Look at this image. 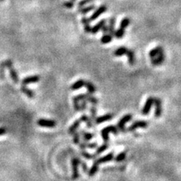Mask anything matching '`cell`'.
Instances as JSON below:
<instances>
[{
	"label": "cell",
	"mask_w": 181,
	"mask_h": 181,
	"mask_svg": "<svg viewBox=\"0 0 181 181\" xmlns=\"http://www.w3.org/2000/svg\"><path fill=\"white\" fill-rule=\"evenodd\" d=\"M80 119H82V121H85V122H86V121H87V120H88V116H86L85 114H84Z\"/></svg>",
	"instance_id": "obj_44"
},
{
	"label": "cell",
	"mask_w": 181,
	"mask_h": 181,
	"mask_svg": "<svg viewBox=\"0 0 181 181\" xmlns=\"http://www.w3.org/2000/svg\"><path fill=\"white\" fill-rule=\"evenodd\" d=\"M86 101H87V102H90L91 103H92L93 105H96V104H98V99H96L95 98H94V97H92L91 95H90L88 97V98L86 99Z\"/></svg>",
	"instance_id": "obj_37"
},
{
	"label": "cell",
	"mask_w": 181,
	"mask_h": 181,
	"mask_svg": "<svg viewBox=\"0 0 181 181\" xmlns=\"http://www.w3.org/2000/svg\"><path fill=\"white\" fill-rule=\"evenodd\" d=\"M85 82L83 79H79V80L76 81L75 83H73L71 86V89L72 90H78V89L81 88L82 87H83L85 85Z\"/></svg>",
	"instance_id": "obj_25"
},
{
	"label": "cell",
	"mask_w": 181,
	"mask_h": 181,
	"mask_svg": "<svg viewBox=\"0 0 181 181\" xmlns=\"http://www.w3.org/2000/svg\"><path fill=\"white\" fill-rule=\"evenodd\" d=\"M37 124L38 125H40L41 127L49 128H55L57 125L56 121H54V120L45 119H39L37 121Z\"/></svg>",
	"instance_id": "obj_5"
},
{
	"label": "cell",
	"mask_w": 181,
	"mask_h": 181,
	"mask_svg": "<svg viewBox=\"0 0 181 181\" xmlns=\"http://www.w3.org/2000/svg\"><path fill=\"white\" fill-rule=\"evenodd\" d=\"M113 118V115L111 113H108V114L104 115L103 116H100L98 118H97L94 121L96 124H101L103 122H106V121H109V120H111Z\"/></svg>",
	"instance_id": "obj_14"
},
{
	"label": "cell",
	"mask_w": 181,
	"mask_h": 181,
	"mask_svg": "<svg viewBox=\"0 0 181 181\" xmlns=\"http://www.w3.org/2000/svg\"><path fill=\"white\" fill-rule=\"evenodd\" d=\"M125 157H126V152H122L116 156V162H122V161L125 159Z\"/></svg>",
	"instance_id": "obj_36"
},
{
	"label": "cell",
	"mask_w": 181,
	"mask_h": 181,
	"mask_svg": "<svg viewBox=\"0 0 181 181\" xmlns=\"http://www.w3.org/2000/svg\"><path fill=\"white\" fill-rule=\"evenodd\" d=\"M101 31L103 34H106V33H108V31H109V28H108V26L106 24H105L103 27L101 29Z\"/></svg>",
	"instance_id": "obj_41"
},
{
	"label": "cell",
	"mask_w": 181,
	"mask_h": 181,
	"mask_svg": "<svg viewBox=\"0 0 181 181\" xmlns=\"http://www.w3.org/2000/svg\"><path fill=\"white\" fill-rule=\"evenodd\" d=\"M82 121L81 119L76 120V121H75V122H74V123L71 125V126H70V128H69V131H68L69 134H73L74 132L76 131L77 128H79V125H80V124L82 123Z\"/></svg>",
	"instance_id": "obj_20"
},
{
	"label": "cell",
	"mask_w": 181,
	"mask_h": 181,
	"mask_svg": "<svg viewBox=\"0 0 181 181\" xmlns=\"http://www.w3.org/2000/svg\"><path fill=\"white\" fill-rule=\"evenodd\" d=\"M90 95V94H82L75 96V98H73V106L75 111H79V110H81L80 106H79V101H83V100H86Z\"/></svg>",
	"instance_id": "obj_3"
},
{
	"label": "cell",
	"mask_w": 181,
	"mask_h": 181,
	"mask_svg": "<svg viewBox=\"0 0 181 181\" xmlns=\"http://www.w3.org/2000/svg\"><path fill=\"white\" fill-rule=\"evenodd\" d=\"M112 40H113V36H111L109 33H106L101 37V42L102 44H108L112 41Z\"/></svg>",
	"instance_id": "obj_27"
},
{
	"label": "cell",
	"mask_w": 181,
	"mask_h": 181,
	"mask_svg": "<svg viewBox=\"0 0 181 181\" xmlns=\"http://www.w3.org/2000/svg\"><path fill=\"white\" fill-rule=\"evenodd\" d=\"M98 168H99V163L97 162V160L94 161V164H93L92 167H90V169L88 171V175L89 177H93L94 176V174L98 172Z\"/></svg>",
	"instance_id": "obj_21"
},
{
	"label": "cell",
	"mask_w": 181,
	"mask_h": 181,
	"mask_svg": "<svg viewBox=\"0 0 181 181\" xmlns=\"http://www.w3.org/2000/svg\"><path fill=\"white\" fill-rule=\"evenodd\" d=\"M79 147H80V149H82V150L85 149L86 148L94 149L98 147V144H96V143H94V144H88V143H86V141L82 142V143H81V144L79 143Z\"/></svg>",
	"instance_id": "obj_24"
},
{
	"label": "cell",
	"mask_w": 181,
	"mask_h": 181,
	"mask_svg": "<svg viewBox=\"0 0 181 181\" xmlns=\"http://www.w3.org/2000/svg\"><path fill=\"white\" fill-rule=\"evenodd\" d=\"M0 1H3V0H0Z\"/></svg>",
	"instance_id": "obj_46"
},
{
	"label": "cell",
	"mask_w": 181,
	"mask_h": 181,
	"mask_svg": "<svg viewBox=\"0 0 181 181\" xmlns=\"http://www.w3.org/2000/svg\"><path fill=\"white\" fill-rule=\"evenodd\" d=\"M80 134H82V138H83V141H88V140H91L94 137V134L90 133H88V132L85 131H81Z\"/></svg>",
	"instance_id": "obj_29"
},
{
	"label": "cell",
	"mask_w": 181,
	"mask_h": 181,
	"mask_svg": "<svg viewBox=\"0 0 181 181\" xmlns=\"http://www.w3.org/2000/svg\"><path fill=\"white\" fill-rule=\"evenodd\" d=\"M5 66H6V67H7L8 69H9V73H10V75L11 77L12 80L14 81V82H15V83H17V82H19V78L18 75H17V72H16V70H14V67H13V63H12L11 60H5Z\"/></svg>",
	"instance_id": "obj_2"
},
{
	"label": "cell",
	"mask_w": 181,
	"mask_h": 181,
	"mask_svg": "<svg viewBox=\"0 0 181 181\" xmlns=\"http://www.w3.org/2000/svg\"><path fill=\"white\" fill-rule=\"evenodd\" d=\"M80 160L76 158H73L72 159V167H73V179L76 180L79 177V169H78V165H79Z\"/></svg>",
	"instance_id": "obj_10"
},
{
	"label": "cell",
	"mask_w": 181,
	"mask_h": 181,
	"mask_svg": "<svg viewBox=\"0 0 181 181\" xmlns=\"http://www.w3.org/2000/svg\"><path fill=\"white\" fill-rule=\"evenodd\" d=\"M40 77L39 75H31V76L26 77L25 79H23L22 85H28L30 83H34V82H38L40 81Z\"/></svg>",
	"instance_id": "obj_13"
},
{
	"label": "cell",
	"mask_w": 181,
	"mask_h": 181,
	"mask_svg": "<svg viewBox=\"0 0 181 181\" xmlns=\"http://www.w3.org/2000/svg\"><path fill=\"white\" fill-rule=\"evenodd\" d=\"M90 118L88 119L87 121H86L87 127L88 128H92V126H93L92 122H93V121H95V119H96V115H97V109H96V107L94 106V105H93V106L90 107Z\"/></svg>",
	"instance_id": "obj_8"
},
{
	"label": "cell",
	"mask_w": 181,
	"mask_h": 181,
	"mask_svg": "<svg viewBox=\"0 0 181 181\" xmlns=\"http://www.w3.org/2000/svg\"><path fill=\"white\" fill-rule=\"evenodd\" d=\"M162 51H164V49L162 48V47L157 46L156 47V48H154L153 49H152L149 52V56L150 58H153L157 56L161 52H162Z\"/></svg>",
	"instance_id": "obj_19"
},
{
	"label": "cell",
	"mask_w": 181,
	"mask_h": 181,
	"mask_svg": "<svg viewBox=\"0 0 181 181\" xmlns=\"http://www.w3.org/2000/svg\"><path fill=\"white\" fill-rule=\"evenodd\" d=\"M5 133H6V130H5V128H0V136H1V135L5 134Z\"/></svg>",
	"instance_id": "obj_45"
},
{
	"label": "cell",
	"mask_w": 181,
	"mask_h": 181,
	"mask_svg": "<svg viewBox=\"0 0 181 181\" xmlns=\"http://www.w3.org/2000/svg\"><path fill=\"white\" fill-rule=\"evenodd\" d=\"M164 59H165V55L164 51H162L155 57L151 58V63L153 66H159L164 61Z\"/></svg>",
	"instance_id": "obj_9"
},
{
	"label": "cell",
	"mask_w": 181,
	"mask_h": 181,
	"mask_svg": "<svg viewBox=\"0 0 181 181\" xmlns=\"http://www.w3.org/2000/svg\"><path fill=\"white\" fill-rule=\"evenodd\" d=\"M110 132L115 134H118V129H117L116 127L113 126V125H109V126L106 127L101 131V136H102L105 143L108 142V140H109V134Z\"/></svg>",
	"instance_id": "obj_1"
},
{
	"label": "cell",
	"mask_w": 181,
	"mask_h": 181,
	"mask_svg": "<svg viewBox=\"0 0 181 181\" xmlns=\"http://www.w3.org/2000/svg\"><path fill=\"white\" fill-rule=\"evenodd\" d=\"M106 24V20H101L100 22H98V24L94 25L93 27H91V31H90V33L92 34H96L97 33H98L100 30H101L102 27L103 26Z\"/></svg>",
	"instance_id": "obj_15"
},
{
	"label": "cell",
	"mask_w": 181,
	"mask_h": 181,
	"mask_svg": "<svg viewBox=\"0 0 181 181\" xmlns=\"http://www.w3.org/2000/svg\"><path fill=\"white\" fill-rule=\"evenodd\" d=\"M132 119V115L131 114H127L119 120L118 122V128L121 131H125V125L127 122L130 121Z\"/></svg>",
	"instance_id": "obj_7"
},
{
	"label": "cell",
	"mask_w": 181,
	"mask_h": 181,
	"mask_svg": "<svg viewBox=\"0 0 181 181\" xmlns=\"http://www.w3.org/2000/svg\"><path fill=\"white\" fill-rule=\"evenodd\" d=\"M21 90L23 93H24L25 94H27V96L28 98H34V93H33V91L30 90V89L27 88H26L24 85H23L22 87H21Z\"/></svg>",
	"instance_id": "obj_30"
},
{
	"label": "cell",
	"mask_w": 181,
	"mask_h": 181,
	"mask_svg": "<svg viewBox=\"0 0 181 181\" xmlns=\"http://www.w3.org/2000/svg\"><path fill=\"white\" fill-rule=\"evenodd\" d=\"M82 155L84 156V158H85V159H94V156H96V155H90L89 153H88L87 152H85V151H82Z\"/></svg>",
	"instance_id": "obj_38"
},
{
	"label": "cell",
	"mask_w": 181,
	"mask_h": 181,
	"mask_svg": "<svg viewBox=\"0 0 181 181\" xmlns=\"http://www.w3.org/2000/svg\"><path fill=\"white\" fill-rule=\"evenodd\" d=\"M128 50V49L126 48V47H124V46L119 47V48H117V49L114 51V55L116 57L123 56V55H126Z\"/></svg>",
	"instance_id": "obj_22"
},
{
	"label": "cell",
	"mask_w": 181,
	"mask_h": 181,
	"mask_svg": "<svg viewBox=\"0 0 181 181\" xmlns=\"http://www.w3.org/2000/svg\"><path fill=\"white\" fill-rule=\"evenodd\" d=\"M154 105H155V116L156 118H159L162 116V101L159 98L154 99Z\"/></svg>",
	"instance_id": "obj_12"
},
{
	"label": "cell",
	"mask_w": 181,
	"mask_h": 181,
	"mask_svg": "<svg viewBox=\"0 0 181 181\" xmlns=\"http://www.w3.org/2000/svg\"><path fill=\"white\" fill-rule=\"evenodd\" d=\"M6 67L5 66V62L2 61L0 63V78L2 79H4L5 78V68Z\"/></svg>",
	"instance_id": "obj_34"
},
{
	"label": "cell",
	"mask_w": 181,
	"mask_h": 181,
	"mask_svg": "<svg viewBox=\"0 0 181 181\" xmlns=\"http://www.w3.org/2000/svg\"><path fill=\"white\" fill-rule=\"evenodd\" d=\"M86 106H87V101L86 100H83V101H82V103H81V110H82V111L85 110Z\"/></svg>",
	"instance_id": "obj_40"
},
{
	"label": "cell",
	"mask_w": 181,
	"mask_h": 181,
	"mask_svg": "<svg viewBox=\"0 0 181 181\" xmlns=\"http://www.w3.org/2000/svg\"><path fill=\"white\" fill-rule=\"evenodd\" d=\"M106 10H107V7H106V5H101V6H100V7L98 8V9H97V10H96L94 13H93L92 15L89 17V21H90V22L93 21H95L96 19L98 18V17H99L101 14L105 13V12L106 11Z\"/></svg>",
	"instance_id": "obj_4"
},
{
	"label": "cell",
	"mask_w": 181,
	"mask_h": 181,
	"mask_svg": "<svg viewBox=\"0 0 181 181\" xmlns=\"http://www.w3.org/2000/svg\"><path fill=\"white\" fill-rule=\"evenodd\" d=\"M114 158V155H113V152H110V153L107 154L103 157H101L99 158L98 159H97V162H98L99 164H102V163H105L107 162H110L112 161Z\"/></svg>",
	"instance_id": "obj_17"
},
{
	"label": "cell",
	"mask_w": 181,
	"mask_h": 181,
	"mask_svg": "<svg viewBox=\"0 0 181 181\" xmlns=\"http://www.w3.org/2000/svg\"><path fill=\"white\" fill-rule=\"evenodd\" d=\"M125 30L123 29H121V28H119L117 30H116V32H115V37L116 38V39H119V40H121V39H122L124 36V35H125Z\"/></svg>",
	"instance_id": "obj_32"
},
{
	"label": "cell",
	"mask_w": 181,
	"mask_h": 181,
	"mask_svg": "<svg viewBox=\"0 0 181 181\" xmlns=\"http://www.w3.org/2000/svg\"><path fill=\"white\" fill-rule=\"evenodd\" d=\"M109 147V145H108L106 143H105V144H103V145H101V147H99V148L97 149V151H96V153L95 155L96 156H98V155H100L101 153H102L103 152H104L105 150H106V149Z\"/></svg>",
	"instance_id": "obj_33"
},
{
	"label": "cell",
	"mask_w": 181,
	"mask_h": 181,
	"mask_svg": "<svg viewBox=\"0 0 181 181\" xmlns=\"http://www.w3.org/2000/svg\"><path fill=\"white\" fill-rule=\"evenodd\" d=\"M64 6L67 8H73V2H67L64 3Z\"/></svg>",
	"instance_id": "obj_42"
},
{
	"label": "cell",
	"mask_w": 181,
	"mask_h": 181,
	"mask_svg": "<svg viewBox=\"0 0 181 181\" xmlns=\"http://www.w3.org/2000/svg\"><path fill=\"white\" fill-rule=\"evenodd\" d=\"M115 25H116V17H113L109 19V25H108V28H109V31L108 33L111 35V36H115Z\"/></svg>",
	"instance_id": "obj_16"
},
{
	"label": "cell",
	"mask_w": 181,
	"mask_h": 181,
	"mask_svg": "<svg viewBox=\"0 0 181 181\" xmlns=\"http://www.w3.org/2000/svg\"><path fill=\"white\" fill-rule=\"evenodd\" d=\"M128 58V63L130 65H134L135 62V55L134 51H131V50H128L126 55Z\"/></svg>",
	"instance_id": "obj_23"
},
{
	"label": "cell",
	"mask_w": 181,
	"mask_h": 181,
	"mask_svg": "<svg viewBox=\"0 0 181 181\" xmlns=\"http://www.w3.org/2000/svg\"><path fill=\"white\" fill-rule=\"evenodd\" d=\"M90 22V21H89V18H88V17H83L82 18V23L84 26V29L88 33H90V31H91V27L89 24Z\"/></svg>",
	"instance_id": "obj_18"
},
{
	"label": "cell",
	"mask_w": 181,
	"mask_h": 181,
	"mask_svg": "<svg viewBox=\"0 0 181 181\" xmlns=\"http://www.w3.org/2000/svg\"><path fill=\"white\" fill-rule=\"evenodd\" d=\"M148 126V123H147L146 121H143V120H140V121H137L134 122L131 125L129 128H128V131H135L137 128H146Z\"/></svg>",
	"instance_id": "obj_11"
},
{
	"label": "cell",
	"mask_w": 181,
	"mask_h": 181,
	"mask_svg": "<svg viewBox=\"0 0 181 181\" xmlns=\"http://www.w3.org/2000/svg\"><path fill=\"white\" fill-rule=\"evenodd\" d=\"M84 86H85V87L87 88L89 94H92L95 92V88H94V86L93 85V84L91 83V82H85V85Z\"/></svg>",
	"instance_id": "obj_31"
},
{
	"label": "cell",
	"mask_w": 181,
	"mask_h": 181,
	"mask_svg": "<svg viewBox=\"0 0 181 181\" xmlns=\"http://www.w3.org/2000/svg\"><path fill=\"white\" fill-rule=\"evenodd\" d=\"M82 168H83V171H85V172H86V171H88L87 164H86L85 162H82Z\"/></svg>",
	"instance_id": "obj_43"
},
{
	"label": "cell",
	"mask_w": 181,
	"mask_h": 181,
	"mask_svg": "<svg viewBox=\"0 0 181 181\" xmlns=\"http://www.w3.org/2000/svg\"><path fill=\"white\" fill-rule=\"evenodd\" d=\"M93 1H94V0H82V1H80V2H79L78 5H79V7H84L85 5L90 3V2H92Z\"/></svg>",
	"instance_id": "obj_39"
},
{
	"label": "cell",
	"mask_w": 181,
	"mask_h": 181,
	"mask_svg": "<svg viewBox=\"0 0 181 181\" xmlns=\"http://www.w3.org/2000/svg\"><path fill=\"white\" fill-rule=\"evenodd\" d=\"M73 142L75 144H79L80 143V133L75 131L73 133Z\"/></svg>",
	"instance_id": "obj_35"
},
{
	"label": "cell",
	"mask_w": 181,
	"mask_h": 181,
	"mask_svg": "<svg viewBox=\"0 0 181 181\" xmlns=\"http://www.w3.org/2000/svg\"><path fill=\"white\" fill-rule=\"evenodd\" d=\"M154 99L152 97H149L148 99L146 101L145 104H144V107H143V109H142V113L144 115H148L149 113L150 112L151 108L152 106H153L154 104Z\"/></svg>",
	"instance_id": "obj_6"
},
{
	"label": "cell",
	"mask_w": 181,
	"mask_h": 181,
	"mask_svg": "<svg viewBox=\"0 0 181 181\" xmlns=\"http://www.w3.org/2000/svg\"><path fill=\"white\" fill-rule=\"evenodd\" d=\"M94 8H95V5H88V6H85V7H82V9H80L79 10V12L80 13V14H88V12H90V11H91L94 10Z\"/></svg>",
	"instance_id": "obj_26"
},
{
	"label": "cell",
	"mask_w": 181,
	"mask_h": 181,
	"mask_svg": "<svg viewBox=\"0 0 181 181\" xmlns=\"http://www.w3.org/2000/svg\"><path fill=\"white\" fill-rule=\"evenodd\" d=\"M131 24L130 18H129V17H125V18H123L121 20V23H120L119 28L125 29L127 27H128V26H129V24Z\"/></svg>",
	"instance_id": "obj_28"
}]
</instances>
